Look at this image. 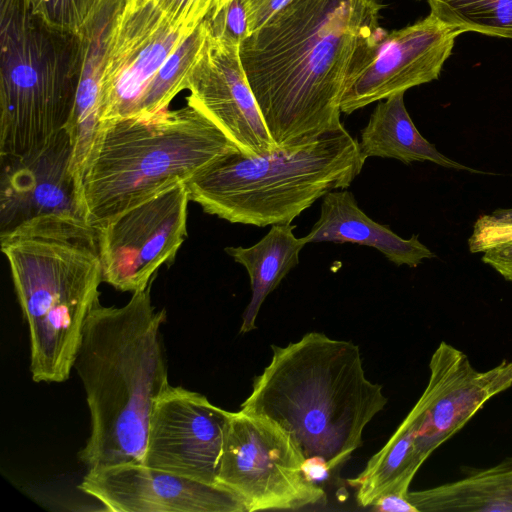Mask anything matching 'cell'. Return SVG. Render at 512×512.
<instances>
[{
    "label": "cell",
    "mask_w": 512,
    "mask_h": 512,
    "mask_svg": "<svg viewBox=\"0 0 512 512\" xmlns=\"http://www.w3.org/2000/svg\"><path fill=\"white\" fill-rule=\"evenodd\" d=\"M193 30L173 24L151 0H128L106 56L100 121L134 116L161 65Z\"/></svg>",
    "instance_id": "7c38bea8"
},
{
    "label": "cell",
    "mask_w": 512,
    "mask_h": 512,
    "mask_svg": "<svg viewBox=\"0 0 512 512\" xmlns=\"http://www.w3.org/2000/svg\"><path fill=\"white\" fill-rule=\"evenodd\" d=\"M464 31L430 13L404 28L379 35L345 84L341 113L438 79L456 38Z\"/></svg>",
    "instance_id": "30bf717a"
},
{
    "label": "cell",
    "mask_w": 512,
    "mask_h": 512,
    "mask_svg": "<svg viewBox=\"0 0 512 512\" xmlns=\"http://www.w3.org/2000/svg\"><path fill=\"white\" fill-rule=\"evenodd\" d=\"M253 380L241 410L271 418L287 429L306 459L329 471L363 444L367 424L386 406L380 384L366 377L359 347L309 332L284 347Z\"/></svg>",
    "instance_id": "3957f363"
},
{
    "label": "cell",
    "mask_w": 512,
    "mask_h": 512,
    "mask_svg": "<svg viewBox=\"0 0 512 512\" xmlns=\"http://www.w3.org/2000/svg\"><path fill=\"white\" fill-rule=\"evenodd\" d=\"M213 36L241 43L250 34V25L242 0H222L205 18Z\"/></svg>",
    "instance_id": "484cf974"
},
{
    "label": "cell",
    "mask_w": 512,
    "mask_h": 512,
    "mask_svg": "<svg viewBox=\"0 0 512 512\" xmlns=\"http://www.w3.org/2000/svg\"><path fill=\"white\" fill-rule=\"evenodd\" d=\"M361 158H393L404 164L430 161L445 168L475 171L440 153L415 127L404 93L378 101L358 141ZM478 172V171H475Z\"/></svg>",
    "instance_id": "ac0fdd59"
},
{
    "label": "cell",
    "mask_w": 512,
    "mask_h": 512,
    "mask_svg": "<svg viewBox=\"0 0 512 512\" xmlns=\"http://www.w3.org/2000/svg\"><path fill=\"white\" fill-rule=\"evenodd\" d=\"M79 489L112 512H246L219 484H207L143 463L87 471Z\"/></svg>",
    "instance_id": "9a60e30c"
},
{
    "label": "cell",
    "mask_w": 512,
    "mask_h": 512,
    "mask_svg": "<svg viewBox=\"0 0 512 512\" xmlns=\"http://www.w3.org/2000/svg\"><path fill=\"white\" fill-rule=\"evenodd\" d=\"M471 253L483 252L482 261L512 282V222L481 215L468 240Z\"/></svg>",
    "instance_id": "cb8c5ba5"
},
{
    "label": "cell",
    "mask_w": 512,
    "mask_h": 512,
    "mask_svg": "<svg viewBox=\"0 0 512 512\" xmlns=\"http://www.w3.org/2000/svg\"><path fill=\"white\" fill-rule=\"evenodd\" d=\"M0 156L24 157L65 129L81 69L79 33L0 0Z\"/></svg>",
    "instance_id": "52a82bcc"
},
{
    "label": "cell",
    "mask_w": 512,
    "mask_h": 512,
    "mask_svg": "<svg viewBox=\"0 0 512 512\" xmlns=\"http://www.w3.org/2000/svg\"><path fill=\"white\" fill-rule=\"evenodd\" d=\"M66 129L24 157H1L0 235L51 214L82 218Z\"/></svg>",
    "instance_id": "2e32d148"
},
{
    "label": "cell",
    "mask_w": 512,
    "mask_h": 512,
    "mask_svg": "<svg viewBox=\"0 0 512 512\" xmlns=\"http://www.w3.org/2000/svg\"><path fill=\"white\" fill-rule=\"evenodd\" d=\"M230 413L198 392L170 386L154 404L143 464L217 484Z\"/></svg>",
    "instance_id": "8fae6325"
},
{
    "label": "cell",
    "mask_w": 512,
    "mask_h": 512,
    "mask_svg": "<svg viewBox=\"0 0 512 512\" xmlns=\"http://www.w3.org/2000/svg\"><path fill=\"white\" fill-rule=\"evenodd\" d=\"M221 1H222V0H219V1H218V3H219V2H221ZM218 3H217V4H218ZM217 4H216V5H217Z\"/></svg>",
    "instance_id": "1f68e13d"
},
{
    "label": "cell",
    "mask_w": 512,
    "mask_h": 512,
    "mask_svg": "<svg viewBox=\"0 0 512 512\" xmlns=\"http://www.w3.org/2000/svg\"><path fill=\"white\" fill-rule=\"evenodd\" d=\"M235 150L217 126L188 104L151 116L102 120L77 180L82 217L99 228Z\"/></svg>",
    "instance_id": "5b68a950"
},
{
    "label": "cell",
    "mask_w": 512,
    "mask_h": 512,
    "mask_svg": "<svg viewBox=\"0 0 512 512\" xmlns=\"http://www.w3.org/2000/svg\"><path fill=\"white\" fill-rule=\"evenodd\" d=\"M173 24L194 29L219 0H151Z\"/></svg>",
    "instance_id": "4316f807"
},
{
    "label": "cell",
    "mask_w": 512,
    "mask_h": 512,
    "mask_svg": "<svg viewBox=\"0 0 512 512\" xmlns=\"http://www.w3.org/2000/svg\"><path fill=\"white\" fill-rule=\"evenodd\" d=\"M209 35V26L203 20L173 50L161 65L147 87L134 116H151L169 107L173 98L187 89Z\"/></svg>",
    "instance_id": "7402d4cb"
},
{
    "label": "cell",
    "mask_w": 512,
    "mask_h": 512,
    "mask_svg": "<svg viewBox=\"0 0 512 512\" xmlns=\"http://www.w3.org/2000/svg\"><path fill=\"white\" fill-rule=\"evenodd\" d=\"M305 461L294 436L275 420L231 412L217 484L232 492L246 512L304 508L326 497L307 477Z\"/></svg>",
    "instance_id": "ba28073f"
},
{
    "label": "cell",
    "mask_w": 512,
    "mask_h": 512,
    "mask_svg": "<svg viewBox=\"0 0 512 512\" xmlns=\"http://www.w3.org/2000/svg\"><path fill=\"white\" fill-rule=\"evenodd\" d=\"M371 508L381 512H418L417 508L409 501L407 495L399 493H386L379 497Z\"/></svg>",
    "instance_id": "f1b7e54d"
},
{
    "label": "cell",
    "mask_w": 512,
    "mask_h": 512,
    "mask_svg": "<svg viewBox=\"0 0 512 512\" xmlns=\"http://www.w3.org/2000/svg\"><path fill=\"white\" fill-rule=\"evenodd\" d=\"M209 26V25H208ZM239 43L209 35L189 78L187 104L246 156L278 150L245 74Z\"/></svg>",
    "instance_id": "5bb4252c"
},
{
    "label": "cell",
    "mask_w": 512,
    "mask_h": 512,
    "mask_svg": "<svg viewBox=\"0 0 512 512\" xmlns=\"http://www.w3.org/2000/svg\"><path fill=\"white\" fill-rule=\"evenodd\" d=\"M141 1H143V0H129V2H131V3H138V2H141Z\"/></svg>",
    "instance_id": "4dcf8cb0"
},
{
    "label": "cell",
    "mask_w": 512,
    "mask_h": 512,
    "mask_svg": "<svg viewBox=\"0 0 512 512\" xmlns=\"http://www.w3.org/2000/svg\"><path fill=\"white\" fill-rule=\"evenodd\" d=\"M189 201L185 182H178L97 228L103 282L133 294L173 263L187 235Z\"/></svg>",
    "instance_id": "9c48e42d"
},
{
    "label": "cell",
    "mask_w": 512,
    "mask_h": 512,
    "mask_svg": "<svg viewBox=\"0 0 512 512\" xmlns=\"http://www.w3.org/2000/svg\"><path fill=\"white\" fill-rule=\"evenodd\" d=\"M0 242L28 325L32 379L64 382L99 302L98 230L82 218L51 214L0 235Z\"/></svg>",
    "instance_id": "277c9868"
},
{
    "label": "cell",
    "mask_w": 512,
    "mask_h": 512,
    "mask_svg": "<svg viewBox=\"0 0 512 512\" xmlns=\"http://www.w3.org/2000/svg\"><path fill=\"white\" fill-rule=\"evenodd\" d=\"M100 0H26L31 11L48 25L78 33Z\"/></svg>",
    "instance_id": "d4e9b609"
},
{
    "label": "cell",
    "mask_w": 512,
    "mask_h": 512,
    "mask_svg": "<svg viewBox=\"0 0 512 512\" xmlns=\"http://www.w3.org/2000/svg\"><path fill=\"white\" fill-rule=\"evenodd\" d=\"M303 237L307 244L332 242L370 246L397 266L417 267L424 259L435 257L417 235L404 239L368 217L347 189L333 190L323 197L319 219Z\"/></svg>",
    "instance_id": "e0dca14e"
},
{
    "label": "cell",
    "mask_w": 512,
    "mask_h": 512,
    "mask_svg": "<svg viewBox=\"0 0 512 512\" xmlns=\"http://www.w3.org/2000/svg\"><path fill=\"white\" fill-rule=\"evenodd\" d=\"M365 161L340 127L316 140L259 156L235 150L185 181L189 200L231 223L290 224L328 192L348 188Z\"/></svg>",
    "instance_id": "8992f818"
},
{
    "label": "cell",
    "mask_w": 512,
    "mask_h": 512,
    "mask_svg": "<svg viewBox=\"0 0 512 512\" xmlns=\"http://www.w3.org/2000/svg\"><path fill=\"white\" fill-rule=\"evenodd\" d=\"M429 379L411 409L419 459H426L461 430L494 396L512 386V361L478 371L460 349L442 341L429 362Z\"/></svg>",
    "instance_id": "4fadbf2b"
},
{
    "label": "cell",
    "mask_w": 512,
    "mask_h": 512,
    "mask_svg": "<svg viewBox=\"0 0 512 512\" xmlns=\"http://www.w3.org/2000/svg\"><path fill=\"white\" fill-rule=\"evenodd\" d=\"M249 19L251 33L261 27L291 0H242Z\"/></svg>",
    "instance_id": "83f0119b"
},
{
    "label": "cell",
    "mask_w": 512,
    "mask_h": 512,
    "mask_svg": "<svg viewBox=\"0 0 512 512\" xmlns=\"http://www.w3.org/2000/svg\"><path fill=\"white\" fill-rule=\"evenodd\" d=\"M430 13L464 32L512 39V0H427Z\"/></svg>",
    "instance_id": "603a6c76"
},
{
    "label": "cell",
    "mask_w": 512,
    "mask_h": 512,
    "mask_svg": "<svg viewBox=\"0 0 512 512\" xmlns=\"http://www.w3.org/2000/svg\"><path fill=\"white\" fill-rule=\"evenodd\" d=\"M407 497L418 512H512V457Z\"/></svg>",
    "instance_id": "d6986e66"
},
{
    "label": "cell",
    "mask_w": 512,
    "mask_h": 512,
    "mask_svg": "<svg viewBox=\"0 0 512 512\" xmlns=\"http://www.w3.org/2000/svg\"><path fill=\"white\" fill-rule=\"evenodd\" d=\"M154 279L121 307L98 302L89 313L73 368L85 390L90 434L79 452L87 471L143 463L150 416L171 386L152 304Z\"/></svg>",
    "instance_id": "7a4b0ae2"
},
{
    "label": "cell",
    "mask_w": 512,
    "mask_h": 512,
    "mask_svg": "<svg viewBox=\"0 0 512 512\" xmlns=\"http://www.w3.org/2000/svg\"><path fill=\"white\" fill-rule=\"evenodd\" d=\"M497 219L512 222V208L509 209H497L491 214Z\"/></svg>",
    "instance_id": "f546056e"
},
{
    "label": "cell",
    "mask_w": 512,
    "mask_h": 512,
    "mask_svg": "<svg viewBox=\"0 0 512 512\" xmlns=\"http://www.w3.org/2000/svg\"><path fill=\"white\" fill-rule=\"evenodd\" d=\"M296 225H272L268 233L250 247H226L225 252L244 266L250 278L251 298L243 313L240 333L256 328V319L266 297L278 287L299 263V254L307 244L294 234Z\"/></svg>",
    "instance_id": "ffe728a7"
},
{
    "label": "cell",
    "mask_w": 512,
    "mask_h": 512,
    "mask_svg": "<svg viewBox=\"0 0 512 512\" xmlns=\"http://www.w3.org/2000/svg\"><path fill=\"white\" fill-rule=\"evenodd\" d=\"M382 0H291L239 46L267 129L279 149L342 127L352 70L383 32Z\"/></svg>",
    "instance_id": "6da1fadb"
},
{
    "label": "cell",
    "mask_w": 512,
    "mask_h": 512,
    "mask_svg": "<svg viewBox=\"0 0 512 512\" xmlns=\"http://www.w3.org/2000/svg\"><path fill=\"white\" fill-rule=\"evenodd\" d=\"M417 422L410 411L386 444L374 454L364 470L349 479L357 488L356 501L371 505L386 493L408 495L410 484L423 462L416 449Z\"/></svg>",
    "instance_id": "44dd1931"
}]
</instances>
